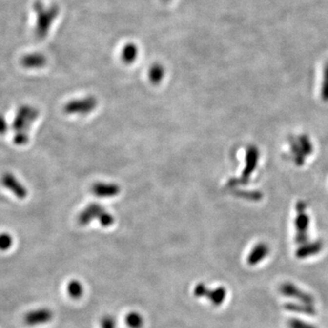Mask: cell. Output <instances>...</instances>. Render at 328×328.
<instances>
[{
    "label": "cell",
    "mask_w": 328,
    "mask_h": 328,
    "mask_svg": "<svg viewBox=\"0 0 328 328\" xmlns=\"http://www.w3.org/2000/svg\"><path fill=\"white\" fill-rule=\"evenodd\" d=\"M36 21H35V37L38 40H44L48 37L55 21L60 15V7L56 4L47 5L41 1H36L33 4Z\"/></svg>",
    "instance_id": "6da1fadb"
},
{
    "label": "cell",
    "mask_w": 328,
    "mask_h": 328,
    "mask_svg": "<svg viewBox=\"0 0 328 328\" xmlns=\"http://www.w3.org/2000/svg\"><path fill=\"white\" fill-rule=\"evenodd\" d=\"M39 111L34 107L24 105L20 107L12 123L15 135L14 143L17 145H24L28 142V130L32 123L38 119Z\"/></svg>",
    "instance_id": "7a4b0ae2"
},
{
    "label": "cell",
    "mask_w": 328,
    "mask_h": 328,
    "mask_svg": "<svg viewBox=\"0 0 328 328\" xmlns=\"http://www.w3.org/2000/svg\"><path fill=\"white\" fill-rule=\"evenodd\" d=\"M93 220H98L103 227H109L115 222L113 215L99 204L88 205L78 217V222L82 226L89 225Z\"/></svg>",
    "instance_id": "3957f363"
},
{
    "label": "cell",
    "mask_w": 328,
    "mask_h": 328,
    "mask_svg": "<svg viewBox=\"0 0 328 328\" xmlns=\"http://www.w3.org/2000/svg\"><path fill=\"white\" fill-rule=\"evenodd\" d=\"M308 206L305 202L299 201L296 206V216L294 219L295 227V243L298 245H303L308 241V230L310 225V218L307 212Z\"/></svg>",
    "instance_id": "277c9868"
},
{
    "label": "cell",
    "mask_w": 328,
    "mask_h": 328,
    "mask_svg": "<svg viewBox=\"0 0 328 328\" xmlns=\"http://www.w3.org/2000/svg\"><path fill=\"white\" fill-rule=\"evenodd\" d=\"M260 151L256 146L251 145L250 147H248V149L246 150V166L242 172V176L240 179L232 180L229 183V185L235 186V185L246 184L258 165Z\"/></svg>",
    "instance_id": "5b68a950"
},
{
    "label": "cell",
    "mask_w": 328,
    "mask_h": 328,
    "mask_svg": "<svg viewBox=\"0 0 328 328\" xmlns=\"http://www.w3.org/2000/svg\"><path fill=\"white\" fill-rule=\"evenodd\" d=\"M98 105L97 99L89 96L82 99L69 101L63 107V111L68 115H85L92 112Z\"/></svg>",
    "instance_id": "8992f818"
},
{
    "label": "cell",
    "mask_w": 328,
    "mask_h": 328,
    "mask_svg": "<svg viewBox=\"0 0 328 328\" xmlns=\"http://www.w3.org/2000/svg\"><path fill=\"white\" fill-rule=\"evenodd\" d=\"M193 294L196 297H207L208 300L212 302V305L220 306L226 300L227 291L226 288L223 287L209 289L205 284L200 283L194 287Z\"/></svg>",
    "instance_id": "52a82bcc"
},
{
    "label": "cell",
    "mask_w": 328,
    "mask_h": 328,
    "mask_svg": "<svg viewBox=\"0 0 328 328\" xmlns=\"http://www.w3.org/2000/svg\"><path fill=\"white\" fill-rule=\"evenodd\" d=\"M1 184L7 189V191H10L13 195L20 200H24L27 198L28 191L26 186L21 183L16 175H14L11 172H5L1 177Z\"/></svg>",
    "instance_id": "ba28073f"
},
{
    "label": "cell",
    "mask_w": 328,
    "mask_h": 328,
    "mask_svg": "<svg viewBox=\"0 0 328 328\" xmlns=\"http://www.w3.org/2000/svg\"><path fill=\"white\" fill-rule=\"evenodd\" d=\"M279 291L283 295L296 299L301 303H306V304H310V305L314 304V298L311 294L303 291L302 289L294 286L292 283L287 282V283L282 284L279 287Z\"/></svg>",
    "instance_id": "9c48e42d"
},
{
    "label": "cell",
    "mask_w": 328,
    "mask_h": 328,
    "mask_svg": "<svg viewBox=\"0 0 328 328\" xmlns=\"http://www.w3.org/2000/svg\"><path fill=\"white\" fill-rule=\"evenodd\" d=\"M47 62L46 56L41 52H29L22 56L20 64L27 69H40L46 66Z\"/></svg>",
    "instance_id": "30bf717a"
},
{
    "label": "cell",
    "mask_w": 328,
    "mask_h": 328,
    "mask_svg": "<svg viewBox=\"0 0 328 328\" xmlns=\"http://www.w3.org/2000/svg\"><path fill=\"white\" fill-rule=\"evenodd\" d=\"M52 318L53 313L49 309L41 308L27 313L24 317V321L28 326H37L48 323Z\"/></svg>",
    "instance_id": "8fae6325"
},
{
    "label": "cell",
    "mask_w": 328,
    "mask_h": 328,
    "mask_svg": "<svg viewBox=\"0 0 328 328\" xmlns=\"http://www.w3.org/2000/svg\"><path fill=\"white\" fill-rule=\"evenodd\" d=\"M324 244L321 240L314 242H307L299 246L295 251V256L298 259H306L320 253L323 250Z\"/></svg>",
    "instance_id": "7c38bea8"
},
{
    "label": "cell",
    "mask_w": 328,
    "mask_h": 328,
    "mask_svg": "<svg viewBox=\"0 0 328 328\" xmlns=\"http://www.w3.org/2000/svg\"><path fill=\"white\" fill-rule=\"evenodd\" d=\"M91 191L100 198H112L121 192V188L115 184L97 183L92 186Z\"/></svg>",
    "instance_id": "4fadbf2b"
},
{
    "label": "cell",
    "mask_w": 328,
    "mask_h": 328,
    "mask_svg": "<svg viewBox=\"0 0 328 328\" xmlns=\"http://www.w3.org/2000/svg\"><path fill=\"white\" fill-rule=\"evenodd\" d=\"M270 248L266 243H259L253 247L252 251L248 254L247 264L251 266L258 265L260 262L266 259L269 254Z\"/></svg>",
    "instance_id": "5bb4252c"
},
{
    "label": "cell",
    "mask_w": 328,
    "mask_h": 328,
    "mask_svg": "<svg viewBox=\"0 0 328 328\" xmlns=\"http://www.w3.org/2000/svg\"><path fill=\"white\" fill-rule=\"evenodd\" d=\"M284 308L293 313L297 314H307V315H314L316 314V310L313 305L306 304V303H287Z\"/></svg>",
    "instance_id": "9a60e30c"
},
{
    "label": "cell",
    "mask_w": 328,
    "mask_h": 328,
    "mask_svg": "<svg viewBox=\"0 0 328 328\" xmlns=\"http://www.w3.org/2000/svg\"><path fill=\"white\" fill-rule=\"evenodd\" d=\"M289 146H290V150H291L292 155H293V161H294V164H296L297 166L304 165L305 162H306V157L302 153L295 138H290L289 139Z\"/></svg>",
    "instance_id": "2e32d148"
},
{
    "label": "cell",
    "mask_w": 328,
    "mask_h": 328,
    "mask_svg": "<svg viewBox=\"0 0 328 328\" xmlns=\"http://www.w3.org/2000/svg\"><path fill=\"white\" fill-rule=\"evenodd\" d=\"M138 54H139L138 48L134 44L130 43L123 48V50H122V60L126 64H130V63H133L136 61Z\"/></svg>",
    "instance_id": "e0dca14e"
},
{
    "label": "cell",
    "mask_w": 328,
    "mask_h": 328,
    "mask_svg": "<svg viewBox=\"0 0 328 328\" xmlns=\"http://www.w3.org/2000/svg\"><path fill=\"white\" fill-rule=\"evenodd\" d=\"M164 75H165V69L163 65L155 63L150 67L149 70V78L152 84L157 85L159 83H161L164 80Z\"/></svg>",
    "instance_id": "ac0fdd59"
},
{
    "label": "cell",
    "mask_w": 328,
    "mask_h": 328,
    "mask_svg": "<svg viewBox=\"0 0 328 328\" xmlns=\"http://www.w3.org/2000/svg\"><path fill=\"white\" fill-rule=\"evenodd\" d=\"M296 141H297L298 146L300 148L302 153L305 155V157H308L313 153L314 146H313V144H312L310 138L308 135H305V134L300 135V136L296 138Z\"/></svg>",
    "instance_id": "d6986e66"
},
{
    "label": "cell",
    "mask_w": 328,
    "mask_h": 328,
    "mask_svg": "<svg viewBox=\"0 0 328 328\" xmlns=\"http://www.w3.org/2000/svg\"><path fill=\"white\" fill-rule=\"evenodd\" d=\"M84 289L82 287V283L79 281L72 280L68 283V293L70 297L74 299H79L83 295Z\"/></svg>",
    "instance_id": "ffe728a7"
},
{
    "label": "cell",
    "mask_w": 328,
    "mask_h": 328,
    "mask_svg": "<svg viewBox=\"0 0 328 328\" xmlns=\"http://www.w3.org/2000/svg\"><path fill=\"white\" fill-rule=\"evenodd\" d=\"M126 324L130 328H142L144 327V317L137 312H131L126 316Z\"/></svg>",
    "instance_id": "44dd1931"
},
{
    "label": "cell",
    "mask_w": 328,
    "mask_h": 328,
    "mask_svg": "<svg viewBox=\"0 0 328 328\" xmlns=\"http://www.w3.org/2000/svg\"><path fill=\"white\" fill-rule=\"evenodd\" d=\"M321 99L323 102H328V63L324 69L321 86Z\"/></svg>",
    "instance_id": "7402d4cb"
},
{
    "label": "cell",
    "mask_w": 328,
    "mask_h": 328,
    "mask_svg": "<svg viewBox=\"0 0 328 328\" xmlns=\"http://www.w3.org/2000/svg\"><path fill=\"white\" fill-rule=\"evenodd\" d=\"M12 245H13V238L9 233L7 232L0 233V251H7Z\"/></svg>",
    "instance_id": "603a6c76"
},
{
    "label": "cell",
    "mask_w": 328,
    "mask_h": 328,
    "mask_svg": "<svg viewBox=\"0 0 328 328\" xmlns=\"http://www.w3.org/2000/svg\"><path fill=\"white\" fill-rule=\"evenodd\" d=\"M289 328H317L315 326L309 324L308 322L303 321L298 318H291L287 322Z\"/></svg>",
    "instance_id": "cb8c5ba5"
},
{
    "label": "cell",
    "mask_w": 328,
    "mask_h": 328,
    "mask_svg": "<svg viewBox=\"0 0 328 328\" xmlns=\"http://www.w3.org/2000/svg\"><path fill=\"white\" fill-rule=\"evenodd\" d=\"M101 328H116L115 327V320L112 316L106 315L104 316L101 321Z\"/></svg>",
    "instance_id": "d4e9b609"
},
{
    "label": "cell",
    "mask_w": 328,
    "mask_h": 328,
    "mask_svg": "<svg viewBox=\"0 0 328 328\" xmlns=\"http://www.w3.org/2000/svg\"><path fill=\"white\" fill-rule=\"evenodd\" d=\"M7 130H8V126H7V121L5 117L0 115V135L6 134Z\"/></svg>",
    "instance_id": "484cf974"
},
{
    "label": "cell",
    "mask_w": 328,
    "mask_h": 328,
    "mask_svg": "<svg viewBox=\"0 0 328 328\" xmlns=\"http://www.w3.org/2000/svg\"><path fill=\"white\" fill-rule=\"evenodd\" d=\"M163 1H164V2H169L170 0H163Z\"/></svg>",
    "instance_id": "4316f807"
}]
</instances>
